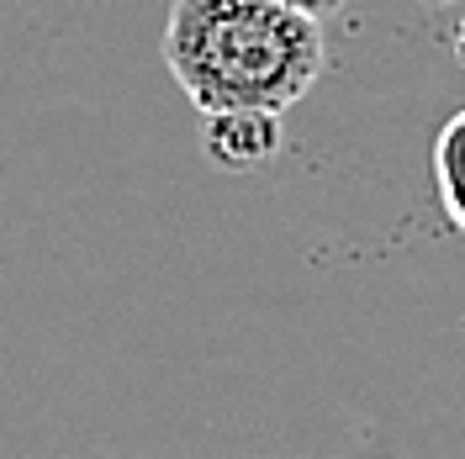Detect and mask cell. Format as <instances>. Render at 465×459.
<instances>
[{
  "instance_id": "277c9868",
  "label": "cell",
  "mask_w": 465,
  "mask_h": 459,
  "mask_svg": "<svg viewBox=\"0 0 465 459\" xmlns=\"http://www.w3.org/2000/svg\"><path fill=\"white\" fill-rule=\"evenodd\" d=\"M281 5H291V11H307V16H333V11H344V0H281Z\"/></svg>"
},
{
  "instance_id": "5b68a950",
  "label": "cell",
  "mask_w": 465,
  "mask_h": 459,
  "mask_svg": "<svg viewBox=\"0 0 465 459\" xmlns=\"http://www.w3.org/2000/svg\"><path fill=\"white\" fill-rule=\"evenodd\" d=\"M455 63L465 69V11H460V27H455Z\"/></svg>"
},
{
  "instance_id": "8992f818",
  "label": "cell",
  "mask_w": 465,
  "mask_h": 459,
  "mask_svg": "<svg viewBox=\"0 0 465 459\" xmlns=\"http://www.w3.org/2000/svg\"><path fill=\"white\" fill-rule=\"evenodd\" d=\"M418 5H429V11H444V5H460V0H418Z\"/></svg>"
},
{
  "instance_id": "7a4b0ae2",
  "label": "cell",
  "mask_w": 465,
  "mask_h": 459,
  "mask_svg": "<svg viewBox=\"0 0 465 459\" xmlns=\"http://www.w3.org/2000/svg\"><path fill=\"white\" fill-rule=\"evenodd\" d=\"M286 153V127L275 112H212L202 116V159L223 174L270 170Z\"/></svg>"
},
{
  "instance_id": "3957f363",
  "label": "cell",
  "mask_w": 465,
  "mask_h": 459,
  "mask_svg": "<svg viewBox=\"0 0 465 459\" xmlns=\"http://www.w3.org/2000/svg\"><path fill=\"white\" fill-rule=\"evenodd\" d=\"M434 190L444 211H450V222L465 232V106L439 127L434 138Z\"/></svg>"
},
{
  "instance_id": "6da1fadb",
  "label": "cell",
  "mask_w": 465,
  "mask_h": 459,
  "mask_svg": "<svg viewBox=\"0 0 465 459\" xmlns=\"http://www.w3.org/2000/svg\"><path fill=\"white\" fill-rule=\"evenodd\" d=\"M164 63L202 116H286L328 69V37L318 16L281 0H174L164 22Z\"/></svg>"
}]
</instances>
